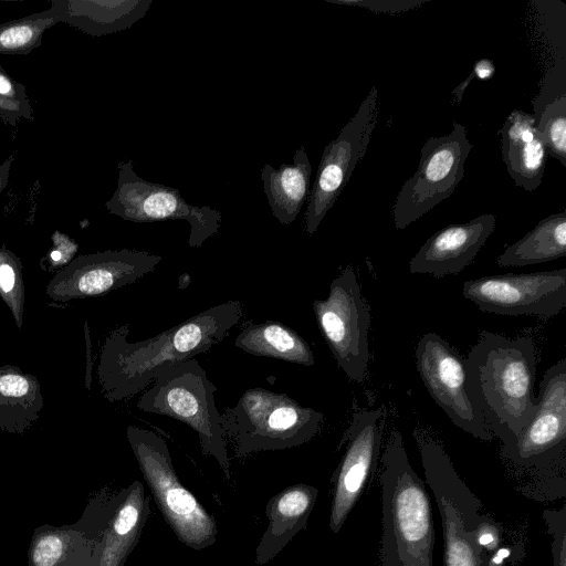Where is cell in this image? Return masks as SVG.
Returning a JSON list of instances; mask_svg holds the SVG:
<instances>
[{"mask_svg": "<svg viewBox=\"0 0 566 566\" xmlns=\"http://www.w3.org/2000/svg\"><path fill=\"white\" fill-rule=\"evenodd\" d=\"M313 310L338 367L350 380L364 381L369 359L370 313L350 266L332 281L325 300L313 302Z\"/></svg>", "mask_w": 566, "mask_h": 566, "instance_id": "11", "label": "cell"}, {"mask_svg": "<svg viewBox=\"0 0 566 566\" xmlns=\"http://www.w3.org/2000/svg\"><path fill=\"white\" fill-rule=\"evenodd\" d=\"M52 240L54 241V248L49 253L50 263L53 266L69 264L70 259L76 251L75 242L67 235L59 231L54 232V234L52 235Z\"/></svg>", "mask_w": 566, "mask_h": 566, "instance_id": "34", "label": "cell"}, {"mask_svg": "<svg viewBox=\"0 0 566 566\" xmlns=\"http://www.w3.org/2000/svg\"><path fill=\"white\" fill-rule=\"evenodd\" d=\"M312 166L306 149L301 145L292 164L273 168L265 164L261 180L272 214L284 226L295 221L311 191Z\"/></svg>", "mask_w": 566, "mask_h": 566, "instance_id": "22", "label": "cell"}, {"mask_svg": "<svg viewBox=\"0 0 566 566\" xmlns=\"http://www.w3.org/2000/svg\"><path fill=\"white\" fill-rule=\"evenodd\" d=\"M472 147L467 128L455 120L451 133L424 142L418 168L401 186L392 206L397 230H403L453 193L464 177V163Z\"/></svg>", "mask_w": 566, "mask_h": 566, "instance_id": "8", "label": "cell"}, {"mask_svg": "<svg viewBox=\"0 0 566 566\" xmlns=\"http://www.w3.org/2000/svg\"><path fill=\"white\" fill-rule=\"evenodd\" d=\"M216 391L206 370L191 358L160 371L140 396L137 408L174 418L193 429L201 453L213 457L224 476L230 479V459L221 413L214 401Z\"/></svg>", "mask_w": 566, "mask_h": 566, "instance_id": "6", "label": "cell"}, {"mask_svg": "<svg viewBox=\"0 0 566 566\" xmlns=\"http://www.w3.org/2000/svg\"><path fill=\"white\" fill-rule=\"evenodd\" d=\"M13 163V155L9 156L1 165H0V195L3 189L7 187L9 181V175L11 165Z\"/></svg>", "mask_w": 566, "mask_h": 566, "instance_id": "35", "label": "cell"}, {"mask_svg": "<svg viewBox=\"0 0 566 566\" xmlns=\"http://www.w3.org/2000/svg\"><path fill=\"white\" fill-rule=\"evenodd\" d=\"M149 514V497L138 480L116 493L103 495L95 507V531L87 537L92 566H123L137 545Z\"/></svg>", "mask_w": 566, "mask_h": 566, "instance_id": "17", "label": "cell"}, {"mask_svg": "<svg viewBox=\"0 0 566 566\" xmlns=\"http://www.w3.org/2000/svg\"><path fill=\"white\" fill-rule=\"evenodd\" d=\"M234 346L254 356L275 358L302 366L315 364L307 342L280 322L248 324L235 337Z\"/></svg>", "mask_w": 566, "mask_h": 566, "instance_id": "24", "label": "cell"}, {"mask_svg": "<svg viewBox=\"0 0 566 566\" xmlns=\"http://www.w3.org/2000/svg\"><path fill=\"white\" fill-rule=\"evenodd\" d=\"M537 409L516 438L502 444L501 455L517 474L528 476L523 491L536 501L566 495V359L551 366L541 380Z\"/></svg>", "mask_w": 566, "mask_h": 566, "instance_id": "4", "label": "cell"}, {"mask_svg": "<svg viewBox=\"0 0 566 566\" xmlns=\"http://www.w3.org/2000/svg\"><path fill=\"white\" fill-rule=\"evenodd\" d=\"M462 295L483 312L548 318L566 305V269L468 280Z\"/></svg>", "mask_w": 566, "mask_h": 566, "instance_id": "14", "label": "cell"}, {"mask_svg": "<svg viewBox=\"0 0 566 566\" xmlns=\"http://www.w3.org/2000/svg\"><path fill=\"white\" fill-rule=\"evenodd\" d=\"M56 23L48 10H43L0 24V54H29L42 44L44 32Z\"/></svg>", "mask_w": 566, "mask_h": 566, "instance_id": "26", "label": "cell"}, {"mask_svg": "<svg viewBox=\"0 0 566 566\" xmlns=\"http://www.w3.org/2000/svg\"><path fill=\"white\" fill-rule=\"evenodd\" d=\"M117 168V187L105 202L109 213L132 222L185 220L190 226L191 248H200L219 231L222 217L218 210L190 205L178 189L143 179L132 160L119 161Z\"/></svg>", "mask_w": 566, "mask_h": 566, "instance_id": "10", "label": "cell"}, {"mask_svg": "<svg viewBox=\"0 0 566 566\" xmlns=\"http://www.w3.org/2000/svg\"><path fill=\"white\" fill-rule=\"evenodd\" d=\"M0 297L9 307L17 326L21 328L25 302L22 263L4 247L0 248Z\"/></svg>", "mask_w": 566, "mask_h": 566, "instance_id": "28", "label": "cell"}, {"mask_svg": "<svg viewBox=\"0 0 566 566\" xmlns=\"http://www.w3.org/2000/svg\"><path fill=\"white\" fill-rule=\"evenodd\" d=\"M377 97L373 86L356 114L323 150L304 216V230L310 235L316 232L366 154L378 122Z\"/></svg>", "mask_w": 566, "mask_h": 566, "instance_id": "12", "label": "cell"}, {"mask_svg": "<svg viewBox=\"0 0 566 566\" xmlns=\"http://www.w3.org/2000/svg\"><path fill=\"white\" fill-rule=\"evenodd\" d=\"M329 3L359 7L375 13L398 14L413 10L429 0H325Z\"/></svg>", "mask_w": 566, "mask_h": 566, "instance_id": "31", "label": "cell"}, {"mask_svg": "<svg viewBox=\"0 0 566 566\" xmlns=\"http://www.w3.org/2000/svg\"><path fill=\"white\" fill-rule=\"evenodd\" d=\"M499 134L502 159L515 186L535 190L542 182L547 153L533 115L511 112Z\"/></svg>", "mask_w": 566, "mask_h": 566, "instance_id": "21", "label": "cell"}, {"mask_svg": "<svg viewBox=\"0 0 566 566\" xmlns=\"http://www.w3.org/2000/svg\"><path fill=\"white\" fill-rule=\"evenodd\" d=\"M494 72H495V67L491 60L481 59V60L476 61L470 75L452 91V96H453L452 103L453 104L461 103L464 91L467 90L468 85L474 78L485 81V80L491 78L493 76Z\"/></svg>", "mask_w": 566, "mask_h": 566, "instance_id": "33", "label": "cell"}, {"mask_svg": "<svg viewBox=\"0 0 566 566\" xmlns=\"http://www.w3.org/2000/svg\"><path fill=\"white\" fill-rule=\"evenodd\" d=\"M465 359L471 398L491 433L502 444L516 438L537 409L533 339L483 332Z\"/></svg>", "mask_w": 566, "mask_h": 566, "instance_id": "2", "label": "cell"}, {"mask_svg": "<svg viewBox=\"0 0 566 566\" xmlns=\"http://www.w3.org/2000/svg\"><path fill=\"white\" fill-rule=\"evenodd\" d=\"M161 256L129 249L82 254L59 270L49 282L45 294L65 303L103 295L155 270Z\"/></svg>", "mask_w": 566, "mask_h": 566, "instance_id": "15", "label": "cell"}, {"mask_svg": "<svg viewBox=\"0 0 566 566\" xmlns=\"http://www.w3.org/2000/svg\"><path fill=\"white\" fill-rule=\"evenodd\" d=\"M44 406L41 386L34 375L18 366H0V429L23 433L39 419Z\"/></svg>", "mask_w": 566, "mask_h": 566, "instance_id": "23", "label": "cell"}, {"mask_svg": "<svg viewBox=\"0 0 566 566\" xmlns=\"http://www.w3.org/2000/svg\"><path fill=\"white\" fill-rule=\"evenodd\" d=\"M126 434L157 506L177 538L196 551L212 546L217 522L180 482L164 438L136 426H128Z\"/></svg>", "mask_w": 566, "mask_h": 566, "instance_id": "7", "label": "cell"}, {"mask_svg": "<svg viewBox=\"0 0 566 566\" xmlns=\"http://www.w3.org/2000/svg\"><path fill=\"white\" fill-rule=\"evenodd\" d=\"M566 255V212L541 220L522 239L509 245L496 259L499 266H524Z\"/></svg>", "mask_w": 566, "mask_h": 566, "instance_id": "25", "label": "cell"}, {"mask_svg": "<svg viewBox=\"0 0 566 566\" xmlns=\"http://www.w3.org/2000/svg\"><path fill=\"white\" fill-rule=\"evenodd\" d=\"M415 357L424 387L449 419L474 438L491 441L493 434L470 395L467 359L432 332L419 339Z\"/></svg>", "mask_w": 566, "mask_h": 566, "instance_id": "13", "label": "cell"}, {"mask_svg": "<svg viewBox=\"0 0 566 566\" xmlns=\"http://www.w3.org/2000/svg\"><path fill=\"white\" fill-rule=\"evenodd\" d=\"M543 518L553 539V566H566V504L559 510H544Z\"/></svg>", "mask_w": 566, "mask_h": 566, "instance_id": "30", "label": "cell"}, {"mask_svg": "<svg viewBox=\"0 0 566 566\" xmlns=\"http://www.w3.org/2000/svg\"><path fill=\"white\" fill-rule=\"evenodd\" d=\"M222 427L237 458L298 447L321 430L324 415L287 395L250 388L222 413Z\"/></svg>", "mask_w": 566, "mask_h": 566, "instance_id": "5", "label": "cell"}, {"mask_svg": "<svg viewBox=\"0 0 566 566\" xmlns=\"http://www.w3.org/2000/svg\"><path fill=\"white\" fill-rule=\"evenodd\" d=\"M242 316V303L228 301L136 343L127 339L128 323L114 328L105 338L97 366L104 397L122 401L136 396L164 369L210 352Z\"/></svg>", "mask_w": 566, "mask_h": 566, "instance_id": "1", "label": "cell"}, {"mask_svg": "<svg viewBox=\"0 0 566 566\" xmlns=\"http://www.w3.org/2000/svg\"><path fill=\"white\" fill-rule=\"evenodd\" d=\"M21 118L34 119L25 86L0 66V119L7 125L15 126Z\"/></svg>", "mask_w": 566, "mask_h": 566, "instance_id": "29", "label": "cell"}, {"mask_svg": "<svg viewBox=\"0 0 566 566\" xmlns=\"http://www.w3.org/2000/svg\"><path fill=\"white\" fill-rule=\"evenodd\" d=\"M535 127L546 153L566 167V95L554 98L542 108Z\"/></svg>", "mask_w": 566, "mask_h": 566, "instance_id": "27", "label": "cell"}, {"mask_svg": "<svg viewBox=\"0 0 566 566\" xmlns=\"http://www.w3.org/2000/svg\"><path fill=\"white\" fill-rule=\"evenodd\" d=\"M317 495L315 486L298 483L283 489L268 501V526L255 549L256 566H263L276 557L306 527Z\"/></svg>", "mask_w": 566, "mask_h": 566, "instance_id": "19", "label": "cell"}, {"mask_svg": "<svg viewBox=\"0 0 566 566\" xmlns=\"http://www.w3.org/2000/svg\"><path fill=\"white\" fill-rule=\"evenodd\" d=\"M48 12L92 36L129 29L148 12L153 0H51Z\"/></svg>", "mask_w": 566, "mask_h": 566, "instance_id": "20", "label": "cell"}, {"mask_svg": "<svg viewBox=\"0 0 566 566\" xmlns=\"http://www.w3.org/2000/svg\"><path fill=\"white\" fill-rule=\"evenodd\" d=\"M424 478L441 516L444 566H489V554L464 525L468 513L482 506L460 479L444 448L432 439L418 440Z\"/></svg>", "mask_w": 566, "mask_h": 566, "instance_id": "9", "label": "cell"}, {"mask_svg": "<svg viewBox=\"0 0 566 566\" xmlns=\"http://www.w3.org/2000/svg\"><path fill=\"white\" fill-rule=\"evenodd\" d=\"M380 566H433L434 526L428 491L392 430L381 454Z\"/></svg>", "mask_w": 566, "mask_h": 566, "instance_id": "3", "label": "cell"}, {"mask_svg": "<svg viewBox=\"0 0 566 566\" xmlns=\"http://www.w3.org/2000/svg\"><path fill=\"white\" fill-rule=\"evenodd\" d=\"M502 526L488 515H480L474 537L476 543L489 554L495 553L502 541Z\"/></svg>", "mask_w": 566, "mask_h": 566, "instance_id": "32", "label": "cell"}, {"mask_svg": "<svg viewBox=\"0 0 566 566\" xmlns=\"http://www.w3.org/2000/svg\"><path fill=\"white\" fill-rule=\"evenodd\" d=\"M495 224V214L483 213L464 223L442 228L411 258L409 272L436 277L461 272L478 255Z\"/></svg>", "mask_w": 566, "mask_h": 566, "instance_id": "18", "label": "cell"}, {"mask_svg": "<svg viewBox=\"0 0 566 566\" xmlns=\"http://www.w3.org/2000/svg\"><path fill=\"white\" fill-rule=\"evenodd\" d=\"M386 423L384 407L353 413L345 433V452L332 478L329 530L337 534L371 482L377 468Z\"/></svg>", "mask_w": 566, "mask_h": 566, "instance_id": "16", "label": "cell"}]
</instances>
